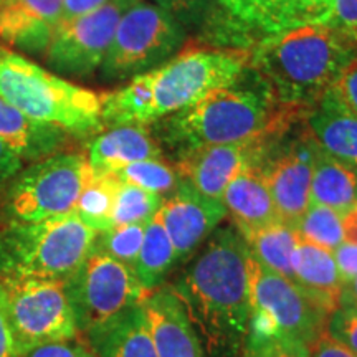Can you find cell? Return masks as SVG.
I'll return each instance as SVG.
<instances>
[{
	"label": "cell",
	"mask_w": 357,
	"mask_h": 357,
	"mask_svg": "<svg viewBox=\"0 0 357 357\" xmlns=\"http://www.w3.org/2000/svg\"><path fill=\"white\" fill-rule=\"evenodd\" d=\"M109 0H63L61 22H68V20L78 19V17L88 15V13L95 12L102 6H106Z\"/></svg>",
	"instance_id": "7bdbcfd3"
},
{
	"label": "cell",
	"mask_w": 357,
	"mask_h": 357,
	"mask_svg": "<svg viewBox=\"0 0 357 357\" xmlns=\"http://www.w3.org/2000/svg\"><path fill=\"white\" fill-rule=\"evenodd\" d=\"M326 333L357 354V310L337 307L328 318Z\"/></svg>",
	"instance_id": "e575fe53"
},
{
	"label": "cell",
	"mask_w": 357,
	"mask_h": 357,
	"mask_svg": "<svg viewBox=\"0 0 357 357\" xmlns=\"http://www.w3.org/2000/svg\"><path fill=\"white\" fill-rule=\"evenodd\" d=\"M222 204L242 236L280 222L260 166L243 169L223 192Z\"/></svg>",
	"instance_id": "ac0fdd59"
},
{
	"label": "cell",
	"mask_w": 357,
	"mask_h": 357,
	"mask_svg": "<svg viewBox=\"0 0 357 357\" xmlns=\"http://www.w3.org/2000/svg\"><path fill=\"white\" fill-rule=\"evenodd\" d=\"M344 243H357V208H351L341 215Z\"/></svg>",
	"instance_id": "f6af8a7d"
},
{
	"label": "cell",
	"mask_w": 357,
	"mask_h": 357,
	"mask_svg": "<svg viewBox=\"0 0 357 357\" xmlns=\"http://www.w3.org/2000/svg\"><path fill=\"white\" fill-rule=\"evenodd\" d=\"M319 146V144H318ZM310 202L346 213L357 204V169L318 149L312 169Z\"/></svg>",
	"instance_id": "cb8c5ba5"
},
{
	"label": "cell",
	"mask_w": 357,
	"mask_h": 357,
	"mask_svg": "<svg viewBox=\"0 0 357 357\" xmlns=\"http://www.w3.org/2000/svg\"><path fill=\"white\" fill-rule=\"evenodd\" d=\"M300 236L307 242L319 245V247L333 250L344 243L342 236L341 213L324 205L310 204L301 220L296 225Z\"/></svg>",
	"instance_id": "f546056e"
},
{
	"label": "cell",
	"mask_w": 357,
	"mask_h": 357,
	"mask_svg": "<svg viewBox=\"0 0 357 357\" xmlns=\"http://www.w3.org/2000/svg\"><path fill=\"white\" fill-rule=\"evenodd\" d=\"M0 357H22L15 336H13L10 321H8L2 287H0Z\"/></svg>",
	"instance_id": "74e56055"
},
{
	"label": "cell",
	"mask_w": 357,
	"mask_h": 357,
	"mask_svg": "<svg viewBox=\"0 0 357 357\" xmlns=\"http://www.w3.org/2000/svg\"><path fill=\"white\" fill-rule=\"evenodd\" d=\"M176 250H174L171 238L160 222L159 213H155L146 225L141 252L132 266L134 273L142 288L151 293L160 287L162 280L176 265Z\"/></svg>",
	"instance_id": "484cf974"
},
{
	"label": "cell",
	"mask_w": 357,
	"mask_h": 357,
	"mask_svg": "<svg viewBox=\"0 0 357 357\" xmlns=\"http://www.w3.org/2000/svg\"><path fill=\"white\" fill-rule=\"evenodd\" d=\"M160 205V195L121 182L113 208V227L149 222L158 213Z\"/></svg>",
	"instance_id": "4dcf8cb0"
},
{
	"label": "cell",
	"mask_w": 357,
	"mask_h": 357,
	"mask_svg": "<svg viewBox=\"0 0 357 357\" xmlns=\"http://www.w3.org/2000/svg\"><path fill=\"white\" fill-rule=\"evenodd\" d=\"M96 236L77 213L12 222L0 230V276L68 280L93 252Z\"/></svg>",
	"instance_id": "8992f818"
},
{
	"label": "cell",
	"mask_w": 357,
	"mask_h": 357,
	"mask_svg": "<svg viewBox=\"0 0 357 357\" xmlns=\"http://www.w3.org/2000/svg\"><path fill=\"white\" fill-rule=\"evenodd\" d=\"M318 24L357 45V0H324V12Z\"/></svg>",
	"instance_id": "d6a6232c"
},
{
	"label": "cell",
	"mask_w": 357,
	"mask_h": 357,
	"mask_svg": "<svg viewBox=\"0 0 357 357\" xmlns=\"http://www.w3.org/2000/svg\"><path fill=\"white\" fill-rule=\"evenodd\" d=\"M0 139L22 160H40L61 153L70 134L48 123L37 121L0 96Z\"/></svg>",
	"instance_id": "ffe728a7"
},
{
	"label": "cell",
	"mask_w": 357,
	"mask_h": 357,
	"mask_svg": "<svg viewBox=\"0 0 357 357\" xmlns=\"http://www.w3.org/2000/svg\"><path fill=\"white\" fill-rule=\"evenodd\" d=\"M339 307L357 310V275L341 287V293H339Z\"/></svg>",
	"instance_id": "bcb514c9"
},
{
	"label": "cell",
	"mask_w": 357,
	"mask_h": 357,
	"mask_svg": "<svg viewBox=\"0 0 357 357\" xmlns=\"http://www.w3.org/2000/svg\"><path fill=\"white\" fill-rule=\"evenodd\" d=\"M63 283L78 331L84 334L141 305L149 294L131 266L96 248Z\"/></svg>",
	"instance_id": "30bf717a"
},
{
	"label": "cell",
	"mask_w": 357,
	"mask_h": 357,
	"mask_svg": "<svg viewBox=\"0 0 357 357\" xmlns=\"http://www.w3.org/2000/svg\"><path fill=\"white\" fill-rule=\"evenodd\" d=\"M324 96H329L339 106L351 111L352 114H357V55L341 71Z\"/></svg>",
	"instance_id": "836d02e7"
},
{
	"label": "cell",
	"mask_w": 357,
	"mask_h": 357,
	"mask_svg": "<svg viewBox=\"0 0 357 357\" xmlns=\"http://www.w3.org/2000/svg\"><path fill=\"white\" fill-rule=\"evenodd\" d=\"M324 12V0H261L252 29L278 35L307 24H318Z\"/></svg>",
	"instance_id": "4316f807"
},
{
	"label": "cell",
	"mask_w": 357,
	"mask_h": 357,
	"mask_svg": "<svg viewBox=\"0 0 357 357\" xmlns=\"http://www.w3.org/2000/svg\"><path fill=\"white\" fill-rule=\"evenodd\" d=\"M162 151L146 126H114L96 134L88 147V164L95 174H113L128 164L160 159Z\"/></svg>",
	"instance_id": "d6986e66"
},
{
	"label": "cell",
	"mask_w": 357,
	"mask_h": 357,
	"mask_svg": "<svg viewBox=\"0 0 357 357\" xmlns=\"http://www.w3.org/2000/svg\"><path fill=\"white\" fill-rule=\"evenodd\" d=\"M0 287L22 354L47 342L77 339V321L63 281L19 276L2 278Z\"/></svg>",
	"instance_id": "8fae6325"
},
{
	"label": "cell",
	"mask_w": 357,
	"mask_h": 357,
	"mask_svg": "<svg viewBox=\"0 0 357 357\" xmlns=\"http://www.w3.org/2000/svg\"><path fill=\"white\" fill-rule=\"evenodd\" d=\"M119 181L114 174H95L88 178L75 207V213L98 234L113 229V208Z\"/></svg>",
	"instance_id": "83f0119b"
},
{
	"label": "cell",
	"mask_w": 357,
	"mask_h": 357,
	"mask_svg": "<svg viewBox=\"0 0 357 357\" xmlns=\"http://www.w3.org/2000/svg\"><path fill=\"white\" fill-rule=\"evenodd\" d=\"M61 13L63 0H0V40L43 56Z\"/></svg>",
	"instance_id": "e0dca14e"
},
{
	"label": "cell",
	"mask_w": 357,
	"mask_h": 357,
	"mask_svg": "<svg viewBox=\"0 0 357 357\" xmlns=\"http://www.w3.org/2000/svg\"><path fill=\"white\" fill-rule=\"evenodd\" d=\"M356 208H357V204H356Z\"/></svg>",
	"instance_id": "7dc6e473"
},
{
	"label": "cell",
	"mask_w": 357,
	"mask_h": 357,
	"mask_svg": "<svg viewBox=\"0 0 357 357\" xmlns=\"http://www.w3.org/2000/svg\"><path fill=\"white\" fill-rule=\"evenodd\" d=\"M275 136L257 137L236 144L205 146L178 155L177 172L205 197L220 200L227 187L243 169L260 166Z\"/></svg>",
	"instance_id": "5bb4252c"
},
{
	"label": "cell",
	"mask_w": 357,
	"mask_h": 357,
	"mask_svg": "<svg viewBox=\"0 0 357 357\" xmlns=\"http://www.w3.org/2000/svg\"><path fill=\"white\" fill-rule=\"evenodd\" d=\"M24 160L12 147L0 139V187L8 184L22 171Z\"/></svg>",
	"instance_id": "60d3db41"
},
{
	"label": "cell",
	"mask_w": 357,
	"mask_h": 357,
	"mask_svg": "<svg viewBox=\"0 0 357 357\" xmlns=\"http://www.w3.org/2000/svg\"><path fill=\"white\" fill-rule=\"evenodd\" d=\"M158 213L178 261L194 253L213 234L227 217V208L220 200L205 197L181 178L177 189L162 200Z\"/></svg>",
	"instance_id": "9a60e30c"
},
{
	"label": "cell",
	"mask_w": 357,
	"mask_h": 357,
	"mask_svg": "<svg viewBox=\"0 0 357 357\" xmlns=\"http://www.w3.org/2000/svg\"><path fill=\"white\" fill-rule=\"evenodd\" d=\"M91 172L86 155L79 153L61 151L35 160L12 181L7 215L12 222H38L75 213Z\"/></svg>",
	"instance_id": "9c48e42d"
},
{
	"label": "cell",
	"mask_w": 357,
	"mask_h": 357,
	"mask_svg": "<svg viewBox=\"0 0 357 357\" xmlns=\"http://www.w3.org/2000/svg\"><path fill=\"white\" fill-rule=\"evenodd\" d=\"M293 275L294 283L324 311L337 310L342 283L331 250L301 238L293 255Z\"/></svg>",
	"instance_id": "44dd1931"
},
{
	"label": "cell",
	"mask_w": 357,
	"mask_h": 357,
	"mask_svg": "<svg viewBox=\"0 0 357 357\" xmlns=\"http://www.w3.org/2000/svg\"><path fill=\"white\" fill-rule=\"evenodd\" d=\"M245 357H310V352H307L306 347L278 344L268 347V349L245 352Z\"/></svg>",
	"instance_id": "ee69618b"
},
{
	"label": "cell",
	"mask_w": 357,
	"mask_h": 357,
	"mask_svg": "<svg viewBox=\"0 0 357 357\" xmlns=\"http://www.w3.org/2000/svg\"><path fill=\"white\" fill-rule=\"evenodd\" d=\"M357 55V45L329 26L307 24L261 40L250 66L278 105L314 106Z\"/></svg>",
	"instance_id": "3957f363"
},
{
	"label": "cell",
	"mask_w": 357,
	"mask_h": 357,
	"mask_svg": "<svg viewBox=\"0 0 357 357\" xmlns=\"http://www.w3.org/2000/svg\"><path fill=\"white\" fill-rule=\"evenodd\" d=\"M248 63L250 53L245 50L192 48L181 52L159 68L101 95L102 126L154 124L215 89L234 86Z\"/></svg>",
	"instance_id": "6da1fadb"
},
{
	"label": "cell",
	"mask_w": 357,
	"mask_h": 357,
	"mask_svg": "<svg viewBox=\"0 0 357 357\" xmlns=\"http://www.w3.org/2000/svg\"><path fill=\"white\" fill-rule=\"evenodd\" d=\"M300 113V108L275 102L265 91L227 86L154 124H158L160 139L181 155L205 146L280 136Z\"/></svg>",
	"instance_id": "277c9868"
},
{
	"label": "cell",
	"mask_w": 357,
	"mask_h": 357,
	"mask_svg": "<svg viewBox=\"0 0 357 357\" xmlns=\"http://www.w3.org/2000/svg\"><path fill=\"white\" fill-rule=\"evenodd\" d=\"M307 129L326 154L357 169V114L323 96L307 113Z\"/></svg>",
	"instance_id": "603a6c76"
},
{
	"label": "cell",
	"mask_w": 357,
	"mask_h": 357,
	"mask_svg": "<svg viewBox=\"0 0 357 357\" xmlns=\"http://www.w3.org/2000/svg\"><path fill=\"white\" fill-rule=\"evenodd\" d=\"M339 278L344 284L357 275V243H341L333 250Z\"/></svg>",
	"instance_id": "8d00e7d4"
},
{
	"label": "cell",
	"mask_w": 357,
	"mask_h": 357,
	"mask_svg": "<svg viewBox=\"0 0 357 357\" xmlns=\"http://www.w3.org/2000/svg\"><path fill=\"white\" fill-rule=\"evenodd\" d=\"M146 225L147 222L129 223V225L113 227V229L101 231L96 236L95 248L132 268L141 252Z\"/></svg>",
	"instance_id": "1f68e13d"
},
{
	"label": "cell",
	"mask_w": 357,
	"mask_h": 357,
	"mask_svg": "<svg viewBox=\"0 0 357 357\" xmlns=\"http://www.w3.org/2000/svg\"><path fill=\"white\" fill-rule=\"evenodd\" d=\"M0 96L37 121L70 136L100 134L101 95L42 68L12 50H0Z\"/></svg>",
	"instance_id": "5b68a950"
},
{
	"label": "cell",
	"mask_w": 357,
	"mask_h": 357,
	"mask_svg": "<svg viewBox=\"0 0 357 357\" xmlns=\"http://www.w3.org/2000/svg\"><path fill=\"white\" fill-rule=\"evenodd\" d=\"M86 336L96 357H159L142 303Z\"/></svg>",
	"instance_id": "7402d4cb"
},
{
	"label": "cell",
	"mask_w": 357,
	"mask_h": 357,
	"mask_svg": "<svg viewBox=\"0 0 357 357\" xmlns=\"http://www.w3.org/2000/svg\"><path fill=\"white\" fill-rule=\"evenodd\" d=\"M185 33L166 8L137 0L116 26L113 42L100 66L105 82H124L159 68L176 55Z\"/></svg>",
	"instance_id": "ba28073f"
},
{
	"label": "cell",
	"mask_w": 357,
	"mask_h": 357,
	"mask_svg": "<svg viewBox=\"0 0 357 357\" xmlns=\"http://www.w3.org/2000/svg\"><path fill=\"white\" fill-rule=\"evenodd\" d=\"M142 307L159 357H204L195 326L172 287L155 288Z\"/></svg>",
	"instance_id": "2e32d148"
},
{
	"label": "cell",
	"mask_w": 357,
	"mask_h": 357,
	"mask_svg": "<svg viewBox=\"0 0 357 357\" xmlns=\"http://www.w3.org/2000/svg\"><path fill=\"white\" fill-rule=\"evenodd\" d=\"M113 174L121 182L141 187V189L153 192L160 197L172 194L181 184V176H178L177 169L160 159L137 160V162L128 164Z\"/></svg>",
	"instance_id": "f1b7e54d"
},
{
	"label": "cell",
	"mask_w": 357,
	"mask_h": 357,
	"mask_svg": "<svg viewBox=\"0 0 357 357\" xmlns=\"http://www.w3.org/2000/svg\"><path fill=\"white\" fill-rule=\"evenodd\" d=\"M247 245L235 229L218 230L172 289L208 351L236 352L248 331Z\"/></svg>",
	"instance_id": "7a4b0ae2"
},
{
	"label": "cell",
	"mask_w": 357,
	"mask_h": 357,
	"mask_svg": "<svg viewBox=\"0 0 357 357\" xmlns=\"http://www.w3.org/2000/svg\"><path fill=\"white\" fill-rule=\"evenodd\" d=\"M319 146L310 129L284 146L268 149L260 164L280 220L296 227L310 207L314 158Z\"/></svg>",
	"instance_id": "4fadbf2b"
},
{
	"label": "cell",
	"mask_w": 357,
	"mask_h": 357,
	"mask_svg": "<svg viewBox=\"0 0 357 357\" xmlns=\"http://www.w3.org/2000/svg\"><path fill=\"white\" fill-rule=\"evenodd\" d=\"M307 352H310V357H357L349 347L329 336L326 331L314 339Z\"/></svg>",
	"instance_id": "f35d334b"
},
{
	"label": "cell",
	"mask_w": 357,
	"mask_h": 357,
	"mask_svg": "<svg viewBox=\"0 0 357 357\" xmlns=\"http://www.w3.org/2000/svg\"><path fill=\"white\" fill-rule=\"evenodd\" d=\"M93 357H96V356H93Z\"/></svg>",
	"instance_id": "c3c4849f"
},
{
	"label": "cell",
	"mask_w": 357,
	"mask_h": 357,
	"mask_svg": "<svg viewBox=\"0 0 357 357\" xmlns=\"http://www.w3.org/2000/svg\"><path fill=\"white\" fill-rule=\"evenodd\" d=\"M247 275L250 316L245 352L278 344L310 349L314 339L326 331L331 314L294 281L265 270L250 255Z\"/></svg>",
	"instance_id": "52a82bcc"
},
{
	"label": "cell",
	"mask_w": 357,
	"mask_h": 357,
	"mask_svg": "<svg viewBox=\"0 0 357 357\" xmlns=\"http://www.w3.org/2000/svg\"><path fill=\"white\" fill-rule=\"evenodd\" d=\"M155 6L166 8L176 19H189L207 6L208 0H154Z\"/></svg>",
	"instance_id": "b9f144b4"
},
{
	"label": "cell",
	"mask_w": 357,
	"mask_h": 357,
	"mask_svg": "<svg viewBox=\"0 0 357 357\" xmlns=\"http://www.w3.org/2000/svg\"><path fill=\"white\" fill-rule=\"evenodd\" d=\"M137 0H109L88 15L61 22L53 30L45 63L56 73L89 77L100 70L121 15Z\"/></svg>",
	"instance_id": "7c38bea8"
},
{
	"label": "cell",
	"mask_w": 357,
	"mask_h": 357,
	"mask_svg": "<svg viewBox=\"0 0 357 357\" xmlns=\"http://www.w3.org/2000/svg\"><path fill=\"white\" fill-rule=\"evenodd\" d=\"M248 255L265 270L294 281L293 255L301 236L296 227L276 222L243 236Z\"/></svg>",
	"instance_id": "d4e9b609"
},
{
	"label": "cell",
	"mask_w": 357,
	"mask_h": 357,
	"mask_svg": "<svg viewBox=\"0 0 357 357\" xmlns=\"http://www.w3.org/2000/svg\"><path fill=\"white\" fill-rule=\"evenodd\" d=\"M95 354L89 352L86 347L71 341H56L47 342V344H40L32 347L22 354V357H93Z\"/></svg>",
	"instance_id": "d590c367"
},
{
	"label": "cell",
	"mask_w": 357,
	"mask_h": 357,
	"mask_svg": "<svg viewBox=\"0 0 357 357\" xmlns=\"http://www.w3.org/2000/svg\"><path fill=\"white\" fill-rule=\"evenodd\" d=\"M220 3L236 22L252 26L261 0H220Z\"/></svg>",
	"instance_id": "ab89813d"
}]
</instances>
